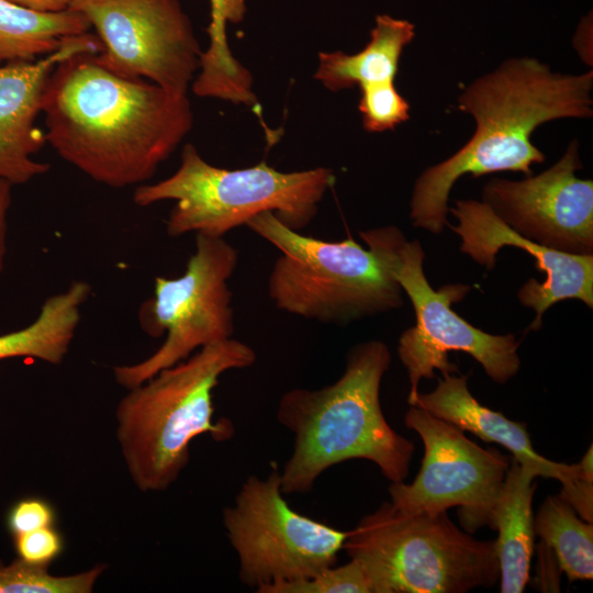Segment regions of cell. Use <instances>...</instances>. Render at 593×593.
I'll return each instance as SVG.
<instances>
[{
  "label": "cell",
  "mask_w": 593,
  "mask_h": 593,
  "mask_svg": "<svg viewBox=\"0 0 593 593\" xmlns=\"http://www.w3.org/2000/svg\"><path fill=\"white\" fill-rule=\"evenodd\" d=\"M99 54V53H98ZM41 112L46 141L66 161L112 188L143 184L193 124L187 96L118 75L81 52L49 74Z\"/></svg>",
  "instance_id": "6da1fadb"
},
{
  "label": "cell",
  "mask_w": 593,
  "mask_h": 593,
  "mask_svg": "<svg viewBox=\"0 0 593 593\" xmlns=\"http://www.w3.org/2000/svg\"><path fill=\"white\" fill-rule=\"evenodd\" d=\"M592 90V70L560 74L533 57L506 59L469 83L457 104L472 116L474 132L454 155L416 179L410 202L413 226L434 234L443 232L448 224L451 188L465 175H532V165L546 159L530 141L533 132L558 119L591 118Z\"/></svg>",
  "instance_id": "7a4b0ae2"
},
{
  "label": "cell",
  "mask_w": 593,
  "mask_h": 593,
  "mask_svg": "<svg viewBox=\"0 0 593 593\" xmlns=\"http://www.w3.org/2000/svg\"><path fill=\"white\" fill-rule=\"evenodd\" d=\"M390 363L387 344L367 340L349 350L334 383L282 394L276 416L294 438L280 472L283 494L310 492L324 471L351 459L373 462L390 482L406 479L415 445L390 426L380 404Z\"/></svg>",
  "instance_id": "3957f363"
},
{
  "label": "cell",
  "mask_w": 593,
  "mask_h": 593,
  "mask_svg": "<svg viewBox=\"0 0 593 593\" xmlns=\"http://www.w3.org/2000/svg\"><path fill=\"white\" fill-rule=\"evenodd\" d=\"M256 359L249 345L232 337L204 346L128 389L116 407V437L139 491L169 489L188 465L195 437L209 434L225 441L234 436L230 419H213L212 393L222 374L251 367Z\"/></svg>",
  "instance_id": "277c9868"
},
{
  "label": "cell",
  "mask_w": 593,
  "mask_h": 593,
  "mask_svg": "<svg viewBox=\"0 0 593 593\" xmlns=\"http://www.w3.org/2000/svg\"><path fill=\"white\" fill-rule=\"evenodd\" d=\"M334 182L333 170L325 167L290 172L265 161L242 169L215 167L188 143L179 168L164 180L139 184L133 201L148 206L175 200L166 222L170 237L188 233L224 237L264 212H272L288 227L301 231L315 219Z\"/></svg>",
  "instance_id": "5b68a950"
},
{
  "label": "cell",
  "mask_w": 593,
  "mask_h": 593,
  "mask_svg": "<svg viewBox=\"0 0 593 593\" xmlns=\"http://www.w3.org/2000/svg\"><path fill=\"white\" fill-rule=\"evenodd\" d=\"M343 549L372 593H466L500 580L495 540H479L446 512L406 514L382 503L349 530Z\"/></svg>",
  "instance_id": "8992f818"
},
{
  "label": "cell",
  "mask_w": 593,
  "mask_h": 593,
  "mask_svg": "<svg viewBox=\"0 0 593 593\" xmlns=\"http://www.w3.org/2000/svg\"><path fill=\"white\" fill-rule=\"evenodd\" d=\"M246 226L281 251L268 278L279 310L327 324H347L402 305V289L382 260L353 238L301 234L264 212Z\"/></svg>",
  "instance_id": "52a82bcc"
},
{
  "label": "cell",
  "mask_w": 593,
  "mask_h": 593,
  "mask_svg": "<svg viewBox=\"0 0 593 593\" xmlns=\"http://www.w3.org/2000/svg\"><path fill=\"white\" fill-rule=\"evenodd\" d=\"M360 237L384 264L415 312V324L399 339L398 355L407 370V402L415 405L418 383L458 372L448 359L450 351H463L474 358L485 373L503 384L521 368L519 340L513 334L492 335L471 325L452 309L461 301L469 286L446 284L435 290L424 273V251L418 240H407L396 226H381L360 232Z\"/></svg>",
  "instance_id": "ba28073f"
},
{
  "label": "cell",
  "mask_w": 593,
  "mask_h": 593,
  "mask_svg": "<svg viewBox=\"0 0 593 593\" xmlns=\"http://www.w3.org/2000/svg\"><path fill=\"white\" fill-rule=\"evenodd\" d=\"M238 251L224 237L195 234V250L177 278H155L154 295L138 312L139 325L150 337L166 333L163 345L146 359L114 367L115 381L132 389L210 344L234 334L228 281Z\"/></svg>",
  "instance_id": "9c48e42d"
},
{
  "label": "cell",
  "mask_w": 593,
  "mask_h": 593,
  "mask_svg": "<svg viewBox=\"0 0 593 593\" xmlns=\"http://www.w3.org/2000/svg\"><path fill=\"white\" fill-rule=\"evenodd\" d=\"M222 519L238 557L239 579L256 592L335 566L349 535L291 508L276 468L265 479L249 475Z\"/></svg>",
  "instance_id": "30bf717a"
},
{
  "label": "cell",
  "mask_w": 593,
  "mask_h": 593,
  "mask_svg": "<svg viewBox=\"0 0 593 593\" xmlns=\"http://www.w3.org/2000/svg\"><path fill=\"white\" fill-rule=\"evenodd\" d=\"M404 424L421 437L424 457L413 482H391V504L406 514L432 515L460 506L469 532L492 528L511 458L482 448L460 428L416 405L406 412Z\"/></svg>",
  "instance_id": "8fae6325"
},
{
  "label": "cell",
  "mask_w": 593,
  "mask_h": 593,
  "mask_svg": "<svg viewBox=\"0 0 593 593\" xmlns=\"http://www.w3.org/2000/svg\"><path fill=\"white\" fill-rule=\"evenodd\" d=\"M102 43L109 70L187 96L202 49L179 0H74Z\"/></svg>",
  "instance_id": "7c38bea8"
},
{
  "label": "cell",
  "mask_w": 593,
  "mask_h": 593,
  "mask_svg": "<svg viewBox=\"0 0 593 593\" xmlns=\"http://www.w3.org/2000/svg\"><path fill=\"white\" fill-rule=\"evenodd\" d=\"M579 142L545 171L522 180L494 178L482 201L514 231L542 246L575 255L593 254V181L581 179Z\"/></svg>",
  "instance_id": "4fadbf2b"
},
{
  "label": "cell",
  "mask_w": 593,
  "mask_h": 593,
  "mask_svg": "<svg viewBox=\"0 0 593 593\" xmlns=\"http://www.w3.org/2000/svg\"><path fill=\"white\" fill-rule=\"evenodd\" d=\"M448 212L458 221L457 225H447L460 236L461 251L486 270L494 268L502 247L514 246L532 255L537 270L546 275L544 282L527 280L517 293L519 302L535 312L528 331L539 329L544 313L559 301L577 299L592 309L593 254H569L530 240L508 226L483 201L456 200Z\"/></svg>",
  "instance_id": "5bb4252c"
},
{
  "label": "cell",
  "mask_w": 593,
  "mask_h": 593,
  "mask_svg": "<svg viewBox=\"0 0 593 593\" xmlns=\"http://www.w3.org/2000/svg\"><path fill=\"white\" fill-rule=\"evenodd\" d=\"M102 48L98 35L86 32L65 38L58 49L40 59L0 65V178L21 184L51 169L49 164L32 159L47 142L35 125L47 78L63 59Z\"/></svg>",
  "instance_id": "9a60e30c"
},
{
  "label": "cell",
  "mask_w": 593,
  "mask_h": 593,
  "mask_svg": "<svg viewBox=\"0 0 593 593\" xmlns=\"http://www.w3.org/2000/svg\"><path fill=\"white\" fill-rule=\"evenodd\" d=\"M415 405L463 432L510 450L524 468L538 477L560 481L561 492L574 488L582 474L580 463H561L539 455L533 447L527 425L505 417L502 412L482 405L469 391L468 377L447 374L428 393L417 394Z\"/></svg>",
  "instance_id": "2e32d148"
},
{
  "label": "cell",
  "mask_w": 593,
  "mask_h": 593,
  "mask_svg": "<svg viewBox=\"0 0 593 593\" xmlns=\"http://www.w3.org/2000/svg\"><path fill=\"white\" fill-rule=\"evenodd\" d=\"M537 477L534 470L511 458L492 522V528L499 532L495 542L502 593H522L529 581L536 537L532 504Z\"/></svg>",
  "instance_id": "e0dca14e"
},
{
  "label": "cell",
  "mask_w": 593,
  "mask_h": 593,
  "mask_svg": "<svg viewBox=\"0 0 593 593\" xmlns=\"http://www.w3.org/2000/svg\"><path fill=\"white\" fill-rule=\"evenodd\" d=\"M414 36L415 25L410 21L379 14L369 42L358 53L321 52L314 78L334 92L394 82L402 52Z\"/></svg>",
  "instance_id": "ac0fdd59"
},
{
  "label": "cell",
  "mask_w": 593,
  "mask_h": 593,
  "mask_svg": "<svg viewBox=\"0 0 593 593\" xmlns=\"http://www.w3.org/2000/svg\"><path fill=\"white\" fill-rule=\"evenodd\" d=\"M209 46L201 54L200 72L192 83V91L202 98L255 107L253 76L232 54L226 34L230 23L244 20L246 0H209Z\"/></svg>",
  "instance_id": "d6986e66"
},
{
  "label": "cell",
  "mask_w": 593,
  "mask_h": 593,
  "mask_svg": "<svg viewBox=\"0 0 593 593\" xmlns=\"http://www.w3.org/2000/svg\"><path fill=\"white\" fill-rule=\"evenodd\" d=\"M91 286L82 280L45 300L41 311L26 327L0 335V360L31 357L59 365L75 337L80 309L91 294Z\"/></svg>",
  "instance_id": "ffe728a7"
},
{
  "label": "cell",
  "mask_w": 593,
  "mask_h": 593,
  "mask_svg": "<svg viewBox=\"0 0 593 593\" xmlns=\"http://www.w3.org/2000/svg\"><path fill=\"white\" fill-rule=\"evenodd\" d=\"M90 30L87 18L71 9L43 13L0 0V65L38 59L58 49L65 38Z\"/></svg>",
  "instance_id": "44dd1931"
},
{
  "label": "cell",
  "mask_w": 593,
  "mask_h": 593,
  "mask_svg": "<svg viewBox=\"0 0 593 593\" xmlns=\"http://www.w3.org/2000/svg\"><path fill=\"white\" fill-rule=\"evenodd\" d=\"M535 535L555 553L570 582L593 578V525L559 496L549 495L534 516Z\"/></svg>",
  "instance_id": "7402d4cb"
},
{
  "label": "cell",
  "mask_w": 593,
  "mask_h": 593,
  "mask_svg": "<svg viewBox=\"0 0 593 593\" xmlns=\"http://www.w3.org/2000/svg\"><path fill=\"white\" fill-rule=\"evenodd\" d=\"M105 564L71 575H53L48 567L35 566L21 559L0 562V593H90L103 573Z\"/></svg>",
  "instance_id": "603a6c76"
},
{
  "label": "cell",
  "mask_w": 593,
  "mask_h": 593,
  "mask_svg": "<svg viewBox=\"0 0 593 593\" xmlns=\"http://www.w3.org/2000/svg\"><path fill=\"white\" fill-rule=\"evenodd\" d=\"M258 593H372L361 564L350 559L339 567H328L317 574L264 586Z\"/></svg>",
  "instance_id": "cb8c5ba5"
},
{
  "label": "cell",
  "mask_w": 593,
  "mask_h": 593,
  "mask_svg": "<svg viewBox=\"0 0 593 593\" xmlns=\"http://www.w3.org/2000/svg\"><path fill=\"white\" fill-rule=\"evenodd\" d=\"M358 110L363 128L368 132H384L410 118V104L398 91L394 82H380L360 87Z\"/></svg>",
  "instance_id": "d4e9b609"
},
{
  "label": "cell",
  "mask_w": 593,
  "mask_h": 593,
  "mask_svg": "<svg viewBox=\"0 0 593 593\" xmlns=\"http://www.w3.org/2000/svg\"><path fill=\"white\" fill-rule=\"evenodd\" d=\"M13 538L18 558L35 566L49 567L64 551V537L55 526L40 528Z\"/></svg>",
  "instance_id": "484cf974"
},
{
  "label": "cell",
  "mask_w": 593,
  "mask_h": 593,
  "mask_svg": "<svg viewBox=\"0 0 593 593\" xmlns=\"http://www.w3.org/2000/svg\"><path fill=\"white\" fill-rule=\"evenodd\" d=\"M56 511L42 497L30 496L15 502L5 516L7 529L12 537L40 528L55 526Z\"/></svg>",
  "instance_id": "4316f807"
},
{
  "label": "cell",
  "mask_w": 593,
  "mask_h": 593,
  "mask_svg": "<svg viewBox=\"0 0 593 593\" xmlns=\"http://www.w3.org/2000/svg\"><path fill=\"white\" fill-rule=\"evenodd\" d=\"M582 475L575 486L569 493L559 496L567 502L577 514L585 522L592 523L593 518V455L592 446L586 450L580 461Z\"/></svg>",
  "instance_id": "83f0119b"
},
{
  "label": "cell",
  "mask_w": 593,
  "mask_h": 593,
  "mask_svg": "<svg viewBox=\"0 0 593 593\" xmlns=\"http://www.w3.org/2000/svg\"><path fill=\"white\" fill-rule=\"evenodd\" d=\"M12 183L0 178V275L4 270L7 256L8 212L12 202Z\"/></svg>",
  "instance_id": "f1b7e54d"
},
{
  "label": "cell",
  "mask_w": 593,
  "mask_h": 593,
  "mask_svg": "<svg viewBox=\"0 0 593 593\" xmlns=\"http://www.w3.org/2000/svg\"><path fill=\"white\" fill-rule=\"evenodd\" d=\"M21 7L43 12L56 13L68 10L74 0H10Z\"/></svg>",
  "instance_id": "f546056e"
},
{
  "label": "cell",
  "mask_w": 593,
  "mask_h": 593,
  "mask_svg": "<svg viewBox=\"0 0 593 593\" xmlns=\"http://www.w3.org/2000/svg\"><path fill=\"white\" fill-rule=\"evenodd\" d=\"M591 21H583L574 37V47L579 52L580 57L586 63L592 64V44H589V34H591Z\"/></svg>",
  "instance_id": "4dcf8cb0"
}]
</instances>
